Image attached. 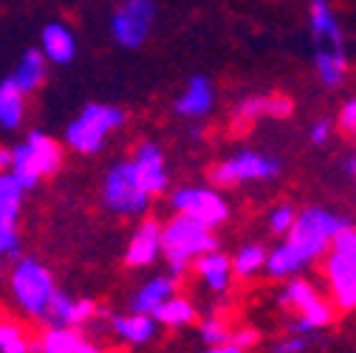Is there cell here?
<instances>
[{"label": "cell", "mask_w": 356, "mask_h": 353, "mask_svg": "<svg viewBox=\"0 0 356 353\" xmlns=\"http://www.w3.org/2000/svg\"><path fill=\"white\" fill-rule=\"evenodd\" d=\"M63 167V145L57 139H51L49 133H31L12 147V161H9V172L23 184V190H34L42 179H49Z\"/></svg>", "instance_id": "6"}, {"label": "cell", "mask_w": 356, "mask_h": 353, "mask_svg": "<svg viewBox=\"0 0 356 353\" xmlns=\"http://www.w3.org/2000/svg\"><path fill=\"white\" fill-rule=\"evenodd\" d=\"M308 34L311 49H314V74L323 88L334 91L348 74V49L331 0H308Z\"/></svg>", "instance_id": "2"}, {"label": "cell", "mask_w": 356, "mask_h": 353, "mask_svg": "<svg viewBox=\"0 0 356 353\" xmlns=\"http://www.w3.org/2000/svg\"><path fill=\"white\" fill-rule=\"evenodd\" d=\"M294 110L291 99L286 97H266V94H254V97H246L235 105L232 110V119L241 122V124H249V122H257L260 116H275V119H286L289 113Z\"/></svg>", "instance_id": "22"}, {"label": "cell", "mask_w": 356, "mask_h": 353, "mask_svg": "<svg viewBox=\"0 0 356 353\" xmlns=\"http://www.w3.org/2000/svg\"><path fill=\"white\" fill-rule=\"evenodd\" d=\"M195 322H198V339H201L204 347L229 342L232 328H229L227 317H220V314H207V317H198Z\"/></svg>", "instance_id": "29"}, {"label": "cell", "mask_w": 356, "mask_h": 353, "mask_svg": "<svg viewBox=\"0 0 356 353\" xmlns=\"http://www.w3.org/2000/svg\"><path fill=\"white\" fill-rule=\"evenodd\" d=\"M17 257L20 254V240H17V229H15V220L0 217V257Z\"/></svg>", "instance_id": "33"}, {"label": "cell", "mask_w": 356, "mask_h": 353, "mask_svg": "<svg viewBox=\"0 0 356 353\" xmlns=\"http://www.w3.org/2000/svg\"><path fill=\"white\" fill-rule=\"evenodd\" d=\"M159 257H161V224L156 217H145L127 240L124 263L130 269H147Z\"/></svg>", "instance_id": "17"}, {"label": "cell", "mask_w": 356, "mask_h": 353, "mask_svg": "<svg viewBox=\"0 0 356 353\" xmlns=\"http://www.w3.org/2000/svg\"><path fill=\"white\" fill-rule=\"evenodd\" d=\"M108 331L127 347H142V345H150L156 339L159 325L150 314L127 311V314H111L108 317Z\"/></svg>", "instance_id": "19"}, {"label": "cell", "mask_w": 356, "mask_h": 353, "mask_svg": "<svg viewBox=\"0 0 356 353\" xmlns=\"http://www.w3.org/2000/svg\"><path fill=\"white\" fill-rule=\"evenodd\" d=\"M26 119V94L15 85L12 76L0 82V127L17 130Z\"/></svg>", "instance_id": "25"}, {"label": "cell", "mask_w": 356, "mask_h": 353, "mask_svg": "<svg viewBox=\"0 0 356 353\" xmlns=\"http://www.w3.org/2000/svg\"><path fill=\"white\" fill-rule=\"evenodd\" d=\"M127 113L116 105H102V102H91L85 105L65 127V147L79 153V156H94L105 147L108 136L113 130L124 127Z\"/></svg>", "instance_id": "5"}, {"label": "cell", "mask_w": 356, "mask_h": 353, "mask_svg": "<svg viewBox=\"0 0 356 353\" xmlns=\"http://www.w3.org/2000/svg\"><path fill=\"white\" fill-rule=\"evenodd\" d=\"M294 220H297V209L291 204H277L269 209V215H266V229H269L275 238H283L291 232Z\"/></svg>", "instance_id": "30"}, {"label": "cell", "mask_w": 356, "mask_h": 353, "mask_svg": "<svg viewBox=\"0 0 356 353\" xmlns=\"http://www.w3.org/2000/svg\"><path fill=\"white\" fill-rule=\"evenodd\" d=\"M172 215H184L193 217L198 224L209 227V229H220L229 220V201L218 187H204V184H184L175 187L167 198Z\"/></svg>", "instance_id": "9"}, {"label": "cell", "mask_w": 356, "mask_h": 353, "mask_svg": "<svg viewBox=\"0 0 356 353\" xmlns=\"http://www.w3.org/2000/svg\"><path fill=\"white\" fill-rule=\"evenodd\" d=\"M345 170H348L350 175H356V153H353V156H350V158L345 161Z\"/></svg>", "instance_id": "37"}, {"label": "cell", "mask_w": 356, "mask_h": 353, "mask_svg": "<svg viewBox=\"0 0 356 353\" xmlns=\"http://www.w3.org/2000/svg\"><path fill=\"white\" fill-rule=\"evenodd\" d=\"M350 220L328 206H305L297 212V220L289 235H283L269 252H266V269L272 280H291L317 266L328 252L334 235L345 229Z\"/></svg>", "instance_id": "1"}, {"label": "cell", "mask_w": 356, "mask_h": 353, "mask_svg": "<svg viewBox=\"0 0 356 353\" xmlns=\"http://www.w3.org/2000/svg\"><path fill=\"white\" fill-rule=\"evenodd\" d=\"M218 105V88L209 76L204 74H195L187 79L184 91L175 97L172 102V110L181 116V119H190V122H201L207 119Z\"/></svg>", "instance_id": "15"}, {"label": "cell", "mask_w": 356, "mask_h": 353, "mask_svg": "<svg viewBox=\"0 0 356 353\" xmlns=\"http://www.w3.org/2000/svg\"><path fill=\"white\" fill-rule=\"evenodd\" d=\"M46 76H49V60L42 57V51L40 49H29L23 57H20V63H17V68H15V74H12V79H15V85L20 88V91L29 97V94H34L37 88L46 82Z\"/></svg>", "instance_id": "24"}, {"label": "cell", "mask_w": 356, "mask_h": 353, "mask_svg": "<svg viewBox=\"0 0 356 353\" xmlns=\"http://www.w3.org/2000/svg\"><path fill=\"white\" fill-rule=\"evenodd\" d=\"M201 353H246V350L238 347V345H232V342H224V345H209V347H204Z\"/></svg>", "instance_id": "36"}, {"label": "cell", "mask_w": 356, "mask_h": 353, "mask_svg": "<svg viewBox=\"0 0 356 353\" xmlns=\"http://www.w3.org/2000/svg\"><path fill=\"white\" fill-rule=\"evenodd\" d=\"M266 249L263 243L252 240V243H243L235 254H232V272H235V280H252L257 274H263L266 269Z\"/></svg>", "instance_id": "26"}, {"label": "cell", "mask_w": 356, "mask_h": 353, "mask_svg": "<svg viewBox=\"0 0 356 353\" xmlns=\"http://www.w3.org/2000/svg\"><path fill=\"white\" fill-rule=\"evenodd\" d=\"M334 127H337V122L331 116H320L317 122H311V127H308V142L314 147H325L331 142V136H334Z\"/></svg>", "instance_id": "32"}, {"label": "cell", "mask_w": 356, "mask_h": 353, "mask_svg": "<svg viewBox=\"0 0 356 353\" xmlns=\"http://www.w3.org/2000/svg\"><path fill=\"white\" fill-rule=\"evenodd\" d=\"M337 127L342 130L345 136L356 139V99H348V102L342 105V110H339V116H337Z\"/></svg>", "instance_id": "34"}, {"label": "cell", "mask_w": 356, "mask_h": 353, "mask_svg": "<svg viewBox=\"0 0 356 353\" xmlns=\"http://www.w3.org/2000/svg\"><path fill=\"white\" fill-rule=\"evenodd\" d=\"M323 277L337 311H356V227L339 229L323 254Z\"/></svg>", "instance_id": "4"}, {"label": "cell", "mask_w": 356, "mask_h": 353, "mask_svg": "<svg viewBox=\"0 0 356 353\" xmlns=\"http://www.w3.org/2000/svg\"><path fill=\"white\" fill-rule=\"evenodd\" d=\"M201 133H204V130H201V124H193V130H190V136H193V139H201Z\"/></svg>", "instance_id": "38"}, {"label": "cell", "mask_w": 356, "mask_h": 353, "mask_svg": "<svg viewBox=\"0 0 356 353\" xmlns=\"http://www.w3.org/2000/svg\"><path fill=\"white\" fill-rule=\"evenodd\" d=\"M159 9L153 0H122L111 15V37L116 40V46L136 51L153 34Z\"/></svg>", "instance_id": "12"}, {"label": "cell", "mask_w": 356, "mask_h": 353, "mask_svg": "<svg viewBox=\"0 0 356 353\" xmlns=\"http://www.w3.org/2000/svg\"><path fill=\"white\" fill-rule=\"evenodd\" d=\"M229 342H232V345H238V347H243V350H252V347H257V345H260V331H257V328H252V325L235 328V331L229 334Z\"/></svg>", "instance_id": "35"}, {"label": "cell", "mask_w": 356, "mask_h": 353, "mask_svg": "<svg viewBox=\"0 0 356 353\" xmlns=\"http://www.w3.org/2000/svg\"><path fill=\"white\" fill-rule=\"evenodd\" d=\"M9 286H12V297L17 302V308L31 317V320H40L46 305L51 302L54 291H57V283H54V274L42 266L37 257H20L15 260L12 266V274H9Z\"/></svg>", "instance_id": "7"}, {"label": "cell", "mask_w": 356, "mask_h": 353, "mask_svg": "<svg viewBox=\"0 0 356 353\" xmlns=\"http://www.w3.org/2000/svg\"><path fill=\"white\" fill-rule=\"evenodd\" d=\"M102 204L119 217H145L153 198L139 187L130 164L116 161L113 167H108L102 179Z\"/></svg>", "instance_id": "10"}, {"label": "cell", "mask_w": 356, "mask_h": 353, "mask_svg": "<svg viewBox=\"0 0 356 353\" xmlns=\"http://www.w3.org/2000/svg\"><path fill=\"white\" fill-rule=\"evenodd\" d=\"M156 320L159 328H167V331H181V328H190L195 325L198 320V305L187 297V294H172L167 302H161L156 311L150 314Z\"/></svg>", "instance_id": "23"}, {"label": "cell", "mask_w": 356, "mask_h": 353, "mask_svg": "<svg viewBox=\"0 0 356 353\" xmlns=\"http://www.w3.org/2000/svg\"><path fill=\"white\" fill-rule=\"evenodd\" d=\"M190 274L209 291V294H227L235 283V272H232V257L224 254L220 249H212L201 257L193 260Z\"/></svg>", "instance_id": "16"}, {"label": "cell", "mask_w": 356, "mask_h": 353, "mask_svg": "<svg viewBox=\"0 0 356 353\" xmlns=\"http://www.w3.org/2000/svg\"><path fill=\"white\" fill-rule=\"evenodd\" d=\"M133 175H136L139 187L150 195V198H159L167 192L170 187V172H167V161H164V153L156 142H142L133 156L127 158Z\"/></svg>", "instance_id": "13"}, {"label": "cell", "mask_w": 356, "mask_h": 353, "mask_svg": "<svg viewBox=\"0 0 356 353\" xmlns=\"http://www.w3.org/2000/svg\"><path fill=\"white\" fill-rule=\"evenodd\" d=\"M283 175V161L272 153L260 150H238L229 158L212 167L209 181L212 187H241V184H260V181H277Z\"/></svg>", "instance_id": "8"}, {"label": "cell", "mask_w": 356, "mask_h": 353, "mask_svg": "<svg viewBox=\"0 0 356 353\" xmlns=\"http://www.w3.org/2000/svg\"><path fill=\"white\" fill-rule=\"evenodd\" d=\"M218 249L215 229L198 224L193 217L172 215L167 224H161V257L167 260V272L178 280L190 274L193 260Z\"/></svg>", "instance_id": "3"}, {"label": "cell", "mask_w": 356, "mask_h": 353, "mask_svg": "<svg viewBox=\"0 0 356 353\" xmlns=\"http://www.w3.org/2000/svg\"><path fill=\"white\" fill-rule=\"evenodd\" d=\"M40 51L49 65H68L76 57V37L65 23H49L40 31Z\"/></svg>", "instance_id": "21"}, {"label": "cell", "mask_w": 356, "mask_h": 353, "mask_svg": "<svg viewBox=\"0 0 356 353\" xmlns=\"http://www.w3.org/2000/svg\"><path fill=\"white\" fill-rule=\"evenodd\" d=\"M23 198H26L23 184L15 179L9 170H3L0 172V217L17 220L20 209H23Z\"/></svg>", "instance_id": "28"}, {"label": "cell", "mask_w": 356, "mask_h": 353, "mask_svg": "<svg viewBox=\"0 0 356 353\" xmlns=\"http://www.w3.org/2000/svg\"><path fill=\"white\" fill-rule=\"evenodd\" d=\"M0 353H34V336L3 314H0Z\"/></svg>", "instance_id": "27"}, {"label": "cell", "mask_w": 356, "mask_h": 353, "mask_svg": "<svg viewBox=\"0 0 356 353\" xmlns=\"http://www.w3.org/2000/svg\"><path fill=\"white\" fill-rule=\"evenodd\" d=\"M99 353H124V350H99Z\"/></svg>", "instance_id": "39"}, {"label": "cell", "mask_w": 356, "mask_h": 353, "mask_svg": "<svg viewBox=\"0 0 356 353\" xmlns=\"http://www.w3.org/2000/svg\"><path fill=\"white\" fill-rule=\"evenodd\" d=\"M99 314V308L94 299L88 297H71L65 291H54L51 302L46 305V311H42V322L46 328H85L94 317Z\"/></svg>", "instance_id": "14"}, {"label": "cell", "mask_w": 356, "mask_h": 353, "mask_svg": "<svg viewBox=\"0 0 356 353\" xmlns=\"http://www.w3.org/2000/svg\"><path fill=\"white\" fill-rule=\"evenodd\" d=\"M314 342H317V334H286L269 350L272 353H308L314 347Z\"/></svg>", "instance_id": "31"}, {"label": "cell", "mask_w": 356, "mask_h": 353, "mask_svg": "<svg viewBox=\"0 0 356 353\" xmlns=\"http://www.w3.org/2000/svg\"><path fill=\"white\" fill-rule=\"evenodd\" d=\"M277 305L280 308H291V311L300 320H305L314 331L328 328L334 322V317H337L334 302L314 283H308L302 274L291 277V280H283V288L277 291Z\"/></svg>", "instance_id": "11"}, {"label": "cell", "mask_w": 356, "mask_h": 353, "mask_svg": "<svg viewBox=\"0 0 356 353\" xmlns=\"http://www.w3.org/2000/svg\"><path fill=\"white\" fill-rule=\"evenodd\" d=\"M102 347L79 328H42L34 339V353H99Z\"/></svg>", "instance_id": "18"}, {"label": "cell", "mask_w": 356, "mask_h": 353, "mask_svg": "<svg viewBox=\"0 0 356 353\" xmlns=\"http://www.w3.org/2000/svg\"><path fill=\"white\" fill-rule=\"evenodd\" d=\"M181 291V280L167 274H156L153 280H147L145 286H139V291L130 297L127 302V311H136V314H153L161 302H167L172 294Z\"/></svg>", "instance_id": "20"}]
</instances>
